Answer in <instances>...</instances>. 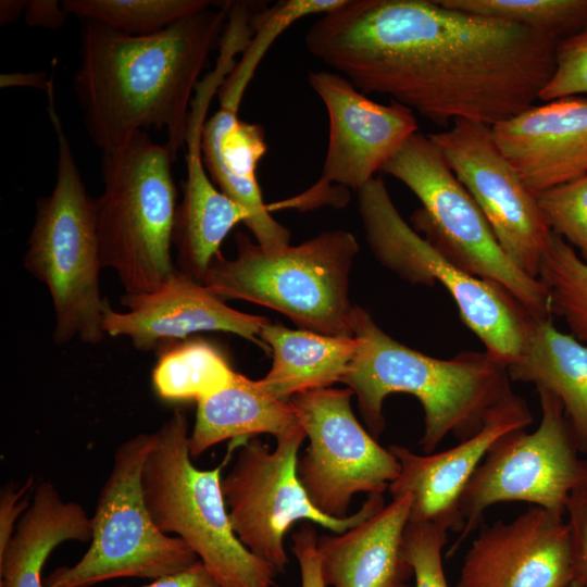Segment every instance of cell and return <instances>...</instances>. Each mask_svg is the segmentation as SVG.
I'll return each mask as SVG.
<instances>
[{"label": "cell", "mask_w": 587, "mask_h": 587, "mask_svg": "<svg viewBox=\"0 0 587 587\" xmlns=\"http://www.w3.org/2000/svg\"><path fill=\"white\" fill-rule=\"evenodd\" d=\"M565 516L537 505L511 522L483 525L465 553L457 587H571Z\"/></svg>", "instance_id": "cell-16"}, {"label": "cell", "mask_w": 587, "mask_h": 587, "mask_svg": "<svg viewBox=\"0 0 587 587\" xmlns=\"http://www.w3.org/2000/svg\"><path fill=\"white\" fill-rule=\"evenodd\" d=\"M260 339L272 349L273 364L258 380L270 395L280 400L341 382L358 348L354 336L295 330L271 322L262 328Z\"/></svg>", "instance_id": "cell-24"}, {"label": "cell", "mask_w": 587, "mask_h": 587, "mask_svg": "<svg viewBox=\"0 0 587 587\" xmlns=\"http://www.w3.org/2000/svg\"><path fill=\"white\" fill-rule=\"evenodd\" d=\"M142 587H224L199 560L193 565L157 579Z\"/></svg>", "instance_id": "cell-36"}, {"label": "cell", "mask_w": 587, "mask_h": 587, "mask_svg": "<svg viewBox=\"0 0 587 587\" xmlns=\"http://www.w3.org/2000/svg\"><path fill=\"white\" fill-rule=\"evenodd\" d=\"M232 1L151 35L134 36L84 21L73 88L89 137L103 152L138 133L165 130L176 160L185 146L192 95L220 45Z\"/></svg>", "instance_id": "cell-2"}, {"label": "cell", "mask_w": 587, "mask_h": 587, "mask_svg": "<svg viewBox=\"0 0 587 587\" xmlns=\"http://www.w3.org/2000/svg\"><path fill=\"white\" fill-rule=\"evenodd\" d=\"M180 409L152 432L141 489L155 526L175 534L224 587H273L279 573L247 549L234 533L222 491L224 463L199 470L189 452Z\"/></svg>", "instance_id": "cell-7"}, {"label": "cell", "mask_w": 587, "mask_h": 587, "mask_svg": "<svg viewBox=\"0 0 587 587\" xmlns=\"http://www.w3.org/2000/svg\"><path fill=\"white\" fill-rule=\"evenodd\" d=\"M574 582L587 587V488L574 491L566 503Z\"/></svg>", "instance_id": "cell-33"}, {"label": "cell", "mask_w": 587, "mask_h": 587, "mask_svg": "<svg viewBox=\"0 0 587 587\" xmlns=\"http://www.w3.org/2000/svg\"><path fill=\"white\" fill-rule=\"evenodd\" d=\"M237 254L218 252L201 283L221 299L258 303L305 330L353 337L349 273L359 250L355 237L326 230L298 246L267 250L236 233Z\"/></svg>", "instance_id": "cell-5"}, {"label": "cell", "mask_w": 587, "mask_h": 587, "mask_svg": "<svg viewBox=\"0 0 587 587\" xmlns=\"http://www.w3.org/2000/svg\"><path fill=\"white\" fill-rule=\"evenodd\" d=\"M225 357L203 340L166 346L152 371V386L167 401H200L226 387L234 379Z\"/></svg>", "instance_id": "cell-25"}, {"label": "cell", "mask_w": 587, "mask_h": 587, "mask_svg": "<svg viewBox=\"0 0 587 587\" xmlns=\"http://www.w3.org/2000/svg\"><path fill=\"white\" fill-rule=\"evenodd\" d=\"M571 587H579V586L574 582Z\"/></svg>", "instance_id": "cell-40"}, {"label": "cell", "mask_w": 587, "mask_h": 587, "mask_svg": "<svg viewBox=\"0 0 587 587\" xmlns=\"http://www.w3.org/2000/svg\"><path fill=\"white\" fill-rule=\"evenodd\" d=\"M317 534L309 522L302 523L291 536V551L301 575V587H327L321 572L316 549Z\"/></svg>", "instance_id": "cell-35"}, {"label": "cell", "mask_w": 587, "mask_h": 587, "mask_svg": "<svg viewBox=\"0 0 587 587\" xmlns=\"http://www.w3.org/2000/svg\"><path fill=\"white\" fill-rule=\"evenodd\" d=\"M511 380L553 394L580 453L587 454V345L557 329L551 319H533L521 355L510 364Z\"/></svg>", "instance_id": "cell-22"}, {"label": "cell", "mask_w": 587, "mask_h": 587, "mask_svg": "<svg viewBox=\"0 0 587 587\" xmlns=\"http://www.w3.org/2000/svg\"><path fill=\"white\" fill-rule=\"evenodd\" d=\"M447 540L448 530L432 523L409 521L404 532V553L416 587H449L442 563Z\"/></svg>", "instance_id": "cell-31"}, {"label": "cell", "mask_w": 587, "mask_h": 587, "mask_svg": "<svg viewBox=\"0 0 587 587\" xmlns=\"http://www.w3.org/2000/svg\"><path fill=\"white\" fill-rule=\"evenodd\" d=\"M47 90L48 114L58 141L57 180L50 196L37 201L24 267L48 289L54 312L52 338L58 346L77 339L99 344L105 332L96 205L85 187L54 104Z\"/></svg>", "instance_id": "cell-4"}, {"label": "cell", "mask_w": 587, "mask_h": 587, "mask_svg": "<svg viewBox=\"0 0 587 587\" xmlns=\"http://www.w3.org/2000/svg\"><path fill=\"white\" fill-rule=\"evenodd\" d=\"M67 14L100 23L117 32L145 36L212 5L205 0H63Z\"/></svg>", "instance_id": "cell-26"}, {"label": "cell", "mask_w": 587, "mask_h": 587, "mask_svg": "<svg viewBox=\"0 0 587 587\" xmlns=\"http://www.w3.org/2000/svg\"><path fill=\"white\" fill-rule=\"evenodd\" d=\"M558 41L438 0H346L304 36L309 53L362 93L446 128L458 120L492 126L534 105Z\"/></svg>", "instance_id": "cell-1"}, {"label": "cell", "mask_w": 587, "mask_h": 587, "mask_svg": "<svg viewBox=\"0 0 587 587\" xmlns=\"http://www.w3.org/2000/svg\"><path fill=\"white\" fill-rule=\"evenodd\" d=\"M305 438L301 425L276 439L274 450L258 438H246L221 482L237 538L279 573L289 563L284 541L295 523L313 522L342 534L385 505L383 494H371L357 512L345 517L319 511L297 475L298 453Z\"/></svg>", "instance_id": "cell-12"}, {"label": "cell", "mask_w": 587, "mask_h": 587, "mask_svg": "<svg viewBox=\"0 0 587 587\" xmlns=\"http://www.w3.org/2000/svg\"><path fill=\"white\" fill-rule=\"evenodd\" d=\"M152 433H140L115 450L111 471L98 495L90 546L71 566H60L45 587H91L122 577L157 579L199 561L178 537L153 523L141 489V471Z\"/></svg>", "instance_id": "cell-10"}, {"label": "cell", "mask_w": 587, "mask_h": 587, "mask_svg": "<svg viewBox=\"0 0 587 587\" xmlns=\"http://www.w3.org/2000/svg\"><path fill=\"white\" fill-rule=\"evenodd\" d=\"M367 243L387 268L414 285L440 284L461 321L507 367L521 355L533 317L499 286L473 276L437 250L408 224L380 177L358 191Z\"/></svg>", "instance_id": "cell-9"}, {"label": "cell", "mask_w": 587, "mask_h": 587, "mask_svg": "<svg viewBox=\"0 0 587 587\" xmlns=\"http://www.w3.org/2000/svg\"><path fill=\"white\" fill-rule=\"evenodd\" d=\"M350 388L298 392L288 401L309 439L297 475L312 504L330 517H345L353 496L383 494L400 472L351 410Z\"/></svg>", "instance_id": "cell-14"}, {"label": "cell", "mask_w": 587, "mask_h": 587, "mask_svg": "<svg viewBox=\"0 0 587 587\" xmlns=\"http://www.w3.org/2000/svg\"><path fill=\"white\" fill-rule=\"evenodd\" d=\"M536 197L551 232L576 248L587 263V175Z\"/></svg>", "instance_id": "cell-30"}, {"label": "cell", "mask_w": 587, "mask_h": 587, "mask_svg": "<svg viewBox=\"0 0 587 587\" xmlns=\"http://www.w3.org/2000/svg\"><path fill=\"white\" fill-rule=\"evenodd\" d=\"M67 15L62 3L57 0H32L25 9V21L34 27L59 29Z\"/></svg>", "instance_id": "cell-37"}, {"label": "cell", "mask_w": 587, "mask_h": 587, "mask_svg": "<svg viewBox=\"0 0 587 587\" xmlns=\"http://www.w3.org/2000/svg\"><path fill=\"white\" fill-rule=\"evenodd\" d=\"M411 504L405 494L342 534L317 537L325 585L409 587L413 570L404 553V532Z\"/></svg>", "instance_id": "cell-21"}, {"label": "cell", "mask_w": 587, "mask_h": 587, "mask_svg": "<svg viewBox=\"0 0 587 587\" xmlns=\"http://www.w3.org/2000/svg\"><path fill=\"white\" fill-rule=\"evenodd\" d=\"M174 161L165 143L153 142L147 133L102 153L103 191L95 199L100 258L125 294L153 291L177 272Z\"/></svg>", "instance_id": "cell-6"}, {"label": "cell", "mask_w": 587, "mask_h": 587, "mask_svg": "<svg viewBox=\"0 0 587 587\" xmlns=\"http://www.w3.org/2000/svg\"><path fill=\"white\" fill-rule=\"evenodd\" d=\"M537 392L538 427L530 433L511 430L487 451L462 494L464 527L446 558L454 554L494 504L521 501L565 516L570 496L587 488V461L579 458L561 401L548 390Z\"/></svg>", "instance_id": "cell-11"}, {"label": "cell", "mask_w": 587, "mask_h": 587, "mask_svg": "<svg viewBox=\"0 0 587 587\" xmlns=\"http://www.w3.org/2000/svg\"><path fill=\"white\" fill-rule=\"evenodd\" d=\"M308 80L324 103L329 121L322 173L301 193L267 204L270 211L346 205L349 189L358 192L419 132L410 109L392 100L377 103L336 72L311 71Z\"/></svg>", "instance_id": "cell-13"}, {"label": "cell", "mask_w": 587, "mask_h": 587, "mask_svg": "<svg viewBox=\"0 0 587 587\" xmlns=\"http://www.w3.org/2000/svg\"><path fill=\"white\" fill-rule=\"evenodd\" d=\"M355 355L341 379L358 399L369 433L385 428L383 404L391 394L414 396L424 411L420 446L425 454L452 434L459 441L480 430L488 412L512 394L507 366L487 351H464L438 359L404 346L355 307Z\"/></svg>", "instance_id": "cell-3"}, {"label": "cell", "mask_w": 587, "mask_h": 587, "mask_svg": "<svg viewBox=\"0 0 587 587\" xmlns=\"http://www.w3.org/2000/svg\"><path fill=\"white\" fill-rule=\"evenodd\" d=\"M382 172L400 180L420 200L422 208L413 213L412 227L437 250L471 275L505 290L533 319H551L544 284L507 255L428 135L419 130L410 136Z\"/></svg>", "instance_id": "cell-8"}, {"label": "cell", "mask_w": 587, "mask_h": 587, "mask_svg": "<svg viewBox=\"0 0 587 587\" xmlns=\"http://www.w3.org/2000/svg\"><path fill=\"white\" fill-rule=\"evenodd\" d=\"M428 136L483 212L507 255L524 273L538 278L552 232L537 197L496 146L490 126L458 120Z\"/></svg>", "instance_id": "cell-15"}, {"label": "cell", "mask_w": 587, "mask_h": 587, "mask_svg": "<svg viewBox=\"0 0 587 587\" xmlns=\"http://www.w3.org/2000/svg\"><path fill=\"white\" fill-rule=\"evenodd\" d=\"M61 544L62 535L53 525L36 520L20 523L0 553V587H45L42 567Z\"/></svg>", "instance_id": "cell-29"}, {"label": "cell", "mask_w": 587, "mask_h": 587, "mask_svg": "<svg viewBox=\"0 0 587 587\" xmlns=\"http://www.w3.org/2000/svg\"><path fill=\"white\" fill-rule=\"evenodd\" d=\"M538 279L547 290L551 314L561 317L572 336L587 345V263L554 233L541 258Z\"/></svg>", "instance_id": "cell-27"}, {"label": "cell", "mask_w": 587, "mask_h": 587, "mask_svg": "<svg viewBox=\"0 0 587 587\" xmlns=\"http://www.w3.org/2000/svg\"><path fill=\"white\" fill-rule=\"evenodd\" d=\"M299 425L288 400L270 395L258 379L236 373L230 384L197 402L189 452L196 458L224 440L258 434L278 439Z\"/></svg>", "instance_id": "cell-23"}, {"label": "cell", "mask_w": 587, "mask_h": 587, "mask_svg": "<svg viewBox=\"0 0 587 587\" xmlns=\"http://www.w3.org/2000/svg\"><path fill=\"white\" fill-rule=\"evenodd\" d=\"M532 422L526 402L512 392L488 412L478 433L450 449L416 454L391 445L389 450L400 464L399 475L388 487L392 499L411 495L410 522L461 533L464 521L460 500L477 466L497 439L511 430L525 429Z\"/></svg>", "instance_id": "cell-17"}, {"label": "cell", "mask_w": 587, "mask_h": 587, "mask_svg": "<svg viewBox=\"0 0 587 587\" xmlns=\"http://www.w3.org/2000/svg\"><path fill=\"white\" fill-rule=\"evenodd\" d=\"M34 478L30 476L25 484L17 488L11 480L1 488L0 494V553L5 549L11 540L18 520L30 505L29 497H33L32 489Z\"/></svg>", "instance_id": "cell-34"}, {"label": "cell", "mask_w": 587, "mask_h": 587, "mask_svg": "<svg viewBox=\"0 0 587 587\" xmlns=\"http://www.w3.org/2000/svg\"><path fill=\"white\" fill-rule=\"evenodd\" d=\"M492 139L535 196L587 175V98L532 105L490 126Z\"/></svg>", "instance_id": "cell-20"}, {"label": "cell", "mask_w": 587, "mask_h": 587, "mask_svg": "<svg viewBox=\"0 0 587 587\" xmlns=\"http://www.w3.org/2000/svg\"><path fill=\"white\" fill-rule=\"evenodd\" d=\"M28 1L24 0H1L0 1V25L7 26L14 23L26 9Z\"/></svg>", "instance_id": "cell-39"}, {"label": "cell", "mask_w": 587, "mask_h": 587, "mask_svg": "<svg viewBox=\"0 0 587 587\" xmlns=\"http://www.w3.org/2000/svg\"><path fill=\"white\" fill-rule=\"evenodd\" d=\"M250 80L236 68L224 79L217 92L220 107L202 129V159L214 185L247 211L245 224L257 242L276 250L289 246L290 232L271 216L258 183L257 168L267 150L265 130L238 117Z\"/></svg>", "instance_id": "cell-19"}, {"label": "cell", "mask_w": 587, "mask_h": 587, "mask_svg": "<svg viewBox=\"0 0 587 587\" xmlns=\"http://www.w3.org/2000/svg\"><path fill=\"white\" fill-rule=\"evenodd\" d=\"M440 4L496 18L558 40L587 25V0H438Z\"/></svg>", "instance_id": "cell-28"}, {"label": "cell", "mask_w": 587, "mask_h": 587, "mask_svg": "<svg viewBox=\"0 0 587 587\" xmlns=\"http://www.w3.org/2000/svg\"><path fill=\"white\" fill-rule=\"evenodd\" d=\"M52 79L43 72L3 73L0 75V87H30L47 91Z\"/></svg>", "instance_id": "cell-38"}, {"label": "cell", "mask_w": 587, "mask_h": 587, "mask_svg": "<svg viewBox=\"0 0 587 587\" xmlns=\"http://www.w3.org/2000/svg\"><path fill=\"white\" fill-rule=\"evenodd\" d=\"M554 61V72L538 100L548 102L587 93V25L558 41Z\"/></svg>", "instance_id": "cell-32"}, {"label": "cell", "mask_w": 587, "mask_h": 587, "mask_svg": "<svg viewBox=\"0 0 587 587\" xmlns=\"http://www.w3.org/2000/svg\"><path fill=\"white\" fill-rule=\"evenodd\" d=\"M121 303L126 312L107 305L103 329L112 337H127L142 351L161 350V346L198 332L233 333L267 349L260 339L270 322L266 317L227 307L202 283L178 270L153 291L124 294Z\"/></svg>", "instance_id": "cell-18"}]
</instances>
